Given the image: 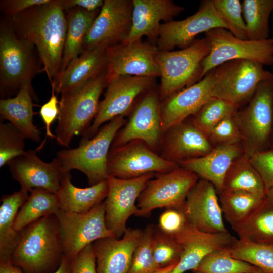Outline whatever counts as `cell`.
<instances>
[{
  "instance_id": "1",
  "label": "cell",
  "mask_w": 273,
  "mask_h": 273,
  "mask_svg": "<svg viewBox=\"0 0 273 273\" xmlns=\"http://www.w3.org/2000/svg\"><path fill=\"white\" fill-rule=\"evenodd\" d=\"M10 19L16 36L36 48L51 83L60 72L67 31L59 0L34 6Z\"/></svg>"
},
{
  "instance_id": "2",
  "label": "cell",
  "mask_w": 273,
  "mask_h": 273,
  "mask_svg": "<svg viewBox=\"0 0 273 273\" xmlns=\"http://www.w3.org/2000/svg\"><path fill=\"white\" fill-rule=\"evenodd\" d=\"M64 255L56 215L43 217L20 231L11 261L25 273H52Z\"/></svg>"
},
{
  "instance_id": "3",
  "label": "cell",
  "mask_w": 273,
  "mask_h": 273,
  "mask_svg": "<svg viewBox=\"0 0 273 273\" xmlns=\"http://www.w3.org/2000/svg\"><path fill=\"white\" fill-rule=\"evenodd\" d=\"M41 66L36 48L14 33L10 17L1 18L0 93L2 99L17 94L25 85L32 86V80L41 70Z\"/></svg>"
},
{
  "instance_id": "4",
  "label": "cell",
  "mask_w": 273,
  "mask_h": 273,
  "mask_svg": "<svg viewBox=\"0 0 273 273\" xmlns=\"http://www.w3.org/2000/svg\"><path fill=\"white\" fill-rule=\"evenodd\" d=\"M107 83L106 71L81 87L61 94L55 130L56 140L60 145L68 148L74 136H82L88 129Z\"/></svg>"
},
{
  "instance_id": "5",
  "label": "cell",
  "mask_w": 273,
  "mask_h": 273,
  "mask_svg": "<svg viewBox=\"0 0 273 273\" xmlns=\"http://www.w3.org/2000/svg\"><path fill=\"white\" fill-rule=\"evenodd\" d=\"M126 121L124 116H117L108 121L92 138L81 140L78 147L59 151L56 158L63 171H80L86 175L90 186L106 180L109 176V151L116 133Z\"/></svg>"
},
{
  "instance_id": "6",
  "label": "cell",
  "mask_w": 273,
  "mask_h": 273,
  "mask_svg": "<svg viewBox=\"0 0 273 273\" xmlns=\"http://www.w3.org/2000/svg\"><path fill=\"white\" fill-rule=\"evenodd\" d=\"M235 118L242 135L244 154L253 155L270 148L273 137V77L261 82Z\"/></svg>"
},
{
  "instance_id": "7",
  "label": "cell",
  "mask_w": 273,
  "mask_h": 273,
  "mask_svg": "<svg viewBox=\"0 0 273 273\" xmlns=\"http://www.w3.org/2000/svg\"><path fill=\"white\" fill-rule=\"evenodd\" d=\"M210 46L205 37L178 51H159L156 60L161 77L160 98L172 94L199 81L201 63L209 54Z\"/></svg>"
},
{
  "instance_id": "8",
  "label": "cell",
  "mask_w": 273,
  "mask_h": 273,
  "mask_svg": "<svg viewBox=\"0 0 273 273\" xmlns=\"http://www.w3.org/2000/svg\"><path fill=\"white\" fill-rule=\"evenodd\" d=\"M212 96L238 108L248 102L260 84L273 77L260 63L246 59L229 61L214 69Z\"/></svg>"
},
{
  "instance_id": "9",
  "label": "cell",
  "mask_w": 273,
  "mask_h": 273,
  "mask_svg": "<svg viewBox=\"0 0 273 273\" xmlns=\"http://www.w3.org/2000/svg\"><path fill=\"white\" fill-rule=\"evenodd\" d=\"M205 34L210 50L202 62L199 80L210 71L232 60L246 59L263 66L273 65V37L261 40L240 39L223 28H214Z\"/></svg>"
},
{
  "instance_id": "10",
  "label": "cell",
  "mask_w": 273,
  "mask_h": 273,
  "mask_svg": "<svg viewBox=\"0 0 273 273\" xmlns=\"http://www.w3.org/2000/svg\"><path fill=\"white\" fill-rule=\"evenodd\" d=\"M55 215L63 253L70 260L96 241L115 237L106 224L105 200L84 213L67 212L60 209Z\"/></svg>"
},
{
  "instance_id": "11",
  "label": "cell",
  "mask_w": 273,
  "mask_h": 273,
  "mask_svg": "<svg viewBox=\"0 0 273 273\" xmlns=\"http://www.w3.org/2000/svg\"><path fill=\"white\" fill-rule=\"evenodd\" d=\"M155 78L119 76L108 80L104 99L99 102L97 113L81 140L93 137L104 123L131 111L136 99L151 89Z\"/></svg>"
},
{
  "instance_id": "12",
  "label": "cell",
  "mask_w": 273,
  "mask_h": 273,
  "mask_svg": "<svg viewBox=\"0 0 273 273\" xmlns=\"http://www.w3.org/2000/svg\"><path fill=\"white\" fill-rule=\"evenodd\" d=\"M200 178L179 167L166 173H158L150 179L141 193L137 216H148L156 208H181L192 188Z\"/></svg>"
},
{
  "instance_id": "13",
  "label": "cell",
  "mask_w": 273,
  "mask_h": 273,
  "mask_svg": "<svg viewBox=\"0 0 273 273\" xmlns=\"http://www.w3.org/2000/svg\"><path fill=\"white\" fill-rule=\"evenodd\" d=\"M178 167L177 163L163 158L140 140L111 148L107 160L108 175L124 179L169 172Z\"/></svg>"
},
{
  "instance_id": "14",
  "label": "cell",
  "mask_w": 273,
  "mask_h": 273,
  "mask_svg": "<svg viewBox=\"0 0 273 273\" xmlns=\"http://www.w3.org/2000/svg\"><path fill=\"white\" fill-rule=\"evenodd\" d=\"M159 94L152 88L144 93L132 109L130 117L117 132L111 148L140 140L154 151L160 148L163 134Z\"/></svg>"
},
{
  "instance_id": "15",
  "label": "cell",
  "mask_w": 273,
  "mask_h": 273,
  "mask_svg": "<svg viewBox=\"0 0 273 273\" xmlns=\"http://www.w3.org/2000/svg\"><path fill=\"white\" fill-rule=\"evenodd\" d=\"M132 12V0H104L85 36L82 52L123 42L131 28Z\"/></svg>"
},
{
  "instance_id": "16",
  "label": "cell",
  "mask_w": 273,
  "mask_h": 273,
  "mask_svg": "<svg viewBox=\"0 0 273 273\" xmlns=\"http://www.w3.org/2000/svg\"><path fill=\"white\" fill-rule=\"evenodd\" d=\"M228 30V26L217 11L213 0L202 1L197 12L186 19L162 23L157 47L160 51L189 47L199 34L216 28Z\"/></svg>"
},
{
  "instance_id": "17",
  "label": "cell",
  "mask_w": 273,
  "mask_h": 273,
  "mask_svg": "<svg viewBox=\"0 0 273 273\" xmlns=\"http://www.w3.org/2000/svg\"><path fill=\"white\" fill-rule=\"evenodd\" d=\"M154 175L155 173H148L127 179L108 176L105 218L107 228L115 237H122L127 228L128 218L132 215L137 216L139 209L136 201Z\"/></svg>"
},
{
  "instance_id": "18",
  "label": "cell",
  "mask_w": 273,
  "mask_h": 273,
  "mask_svg": "<svg viewBox=\"0 0 273 273\" xmlns=\"http://www.w3.org/2000/svg\"><path fill=\"white\" fill-rule=\"evenodd\" d=\"M159 51L157 46L142 39L107 48L108 80L119 76L160 77L156 60Z\"/></svg>"
},
{
  "instance_id": "19",
  "label": "cell",
  "mask_w": 273,
  "mask_h": 273,
  "mask_svg": "<svg viewBox=\"0 0 273 273\" xmlns=\"http://www.w3.org/2000/svg\"><path fill=\"white\" fill-rule=\"evenodd\" d=\"M217 194L211 183L199 178L189 192L181 208L188 223L204 232H228Z\"/></svg>"
},
{
  "instance_id": "20",
  "label": "cell",
  "mask_w": 273,
  "mask_h": 273,
  "mask_svg": "<svg viewBox=\"0 0 273 273\" xmlns=\"http://www.w3.org/2000/svg\"><path fill=\"white\" fill-rule=\"evenodd\" d=\"M214 76L213 69L198 82L162 101L160 103V113L163 133L194 115L203 105L213 98L212 89Z\"/></svg>"
},
{
  "instance_id": "21",
  "label": "cell",
  "mask_w": 273,
  "mask_h": 273,
  "mask_svg": "<svg viewBox=\"0 0 273 273\" xmlns=\"http://www.w3.org/2000/svg\"><path fill=\"white\" fill-rule=\"evenodd\" d=\"M7 165L13 178L19 183L21 189L29 192L41 188L56 194L64 173L56 158L51 162H45L33 150H29Z\"/></svg>"
},
{
  "instance_id": "22",
  "label": "cell",
  "mask_w": 273,
  "mask_h": 273,
  "mask_svg": "<svg viewBox=\"0 0 273 273\" xmlns=\"http://www.w3.org/2000/svg\"><path fill=\"white\" fill-rule=\"evenodd\" d=\"M173 236L179 244L181 253L178 263L171 273L193 270L208 254L230 246L236 239L229 232H204L188 223Z\"/></svg>"
},
{
  "instance_id": "23",
  "label": "cell",
  "mask_w": 273,
  "mask_h": 273,
  "mask_svg": "<svg viewBox=\"0 0 273 273\" xmlns=\"http://www.w3.org/2000/svg\"><path fill=\"white\" fill-rule=\"evenodd\" d=\"M132 23L129 34L123 43L146 36L151 43L157 41L160 22H167L184 11L171 0H132Z\"/></svg>"
},
{
  "instance_id": "24",
  "label": "cell",
  "mask_w": 273,
  "mask_h": 273,
  "mask_svg": "<svg viewBox=\"0 0 273 273\" xmlns=\"http://www.w3.org/2000/svg\"><path fill=\"white\" fill-rule=\"evenodd\" d=\"M142 230L127 228L122 238L108 237L94 242L98 273H127Z\"/></svg>"
},
{
  "instance_id": "25",
  "label": "cell",
  "mask_w": 273,
  "mask_h": 273,
  "mask_svg": "<svg viewBox=\"0 0 273 273\" xmlns=\"http://www.w3.org/2000/svg\"><path fill=\"white\" fill-rule=\"evenodd\" d=\"M213 148L204 133L190 121H185L163 133L160 156L177 163L204 156Z\"/></svg>"
},
{
  "instance_id": "26",
  "label": "cell",
  "mask_w": 273,
  "mask_h": 273,
  "mask_svg": "<svg viewBox=\"0 0 273 273\" xmlns=\"http://www.w3.org/2000/svg\"><path fill=\"white\" fill-rule=\"evenodd\" d=\"M106 48H99L83 52L73 60L51 83L56 94L83 86L107 71Z\"/></svg>"
},
{
  "instance_id": "27",
  "label": "cell",
  "mask_w": 273,
  "mask_h": 273,
  "mask_svg": "<svg viewBox=\"0 0 273 273\" xmlns=\"http://www.w3.org/2000/svg\"><path fill=\"white\" fill-rule=\"evenodd\" d=\"M244 154L240 145L214 147L204 156L179 161L178 165L211 183L221 191L225 175L233 161Z\"/></svg>"
},
{
  "instance_id": "28",
  "label": "cell",
  "mask_w": 273,
  "mask_h": 273,
  "mask_svg": "<svg viewBox=\"0 0 273 273\" xmlns=\"http://www.w3.org/2000/svg\"><path fill=\"white\" fill-rule=\"evenodd\" d=\"M36 98L32 86L25 85L15 97L1 99L0 114L25 139L38 142L41 134L33 122L32 100Z\"/></svg>"
},
{
  "instance_id": "29",
  "label": "cell",
  "mask_w": 273,
  "mask_h": 273,
  "mask_svg": "<svg viewBox=\"0 0 273 273\" xmlns=\"http://www.w3.org/2000/svg\"><path fill=\"white\" fill-rule=\"evenodd\" d=\"M108 190L107 180L86 188L77 187L71 182L70 172H64L56 193L59 208L67 212L86 213L104 201Z\"/></svg>"
},
{
  "instance_id": "30",
  "label": "cell",
  "mask_w": 273,
  "mask_h": 273,
  "mask_svg": "<svg viewBox=\"0 0 273 273\" xmlns=\"http://www.w3.org/2000/svg\"><path fill=\"white\" fill-rule=\"evenodd\" d=\"M29 191L21 189L1 199L0 261H11L20 237V232L14 229L17 214L28 198Z\"/></svg>"
},
{
  "instance_id": "31",
  "label": "cell",
  "mask_w": 273,
  "mask_h": 273,
  "mask_svg": "<svg viewBox=\"0 0 273 273\" xmlns=\"http://www.w3.org/2000/svg\"><path fill=\"white\" fill-rule=\"evenodd\" d=\"M100 10L89 11L75 7L65 12L67 31L60 72L81 54L85 36Z\"/></svg>"
},
{
  "instance_id": "32",
  "label": "cell",
  "mask_w": 273,
  "mask_h": 273,
  "mask_svg": "<svg viewBox=\"0 0 273 273\" xmlns=\"http://www.w3.org/2000/svg\"><path fill=\"white\" fill-rule=\"evenodd\" d=\"M222 191H244L264 197L267 193L260 174L244 154L232 163L224 177Z\"/></svg>"
},
{
  "instance_id": "33",
  "label": "cell",
  "mask_w": 273,
  "mask_h": 273,
  "mask_svg": "<svg viewBox=\"0 0 273 273\" xmlns=\"http://www.w3.org/2000/svg\"><path fill=\"white\" fill-rule=\"evenodd\" d=\"M232 228L240 240L273 244V202L266 198L250 217Z\"/></svg>"
},
{
  "instance_id": "34",
  "label": "cell",
  "mask_w": 273,
  "mask_h": 273,
  "mask_svg": "<svg viewBox=\"0 0 273 273\" xmlns=\"http://www.w3.org/2000/svg\"><path fill=\"white\" fill-rule=\"evenodd\" d=\"M29 192L30 195L16 217L14 229L17 232L43 217L55 215L60 210L56 193L41 188L33 189Z\"/></svg>"
},
{
  "instance_id": "35",
  "label": "cell",
  "mask_w": 273,
  "mask_h": 273,
  "mask_svg": "<svg viewBox=\"0 0 273 273\" xmlns=\"http://www.w3.org/2000/svg\"><path fill=\"white\" fill-rule=\"evenodd\" d=\"M218 194L223 214L232 227L247 219L266 198L240 191H222Z\"/></svg>"
},
{
  "instance_id": "36",
  "label": "cell",
  "mask_w": 273,
  "mask_h": 273,
  "mask_svg": "<svg viewBox=\"0 0 273 273\" xmlns=\"http://www.w3.org/2000/svg\"><path fill=\"white\" fill-rule=\"evenodd\" d=\"M242 6L246 39L261 40L269 38V20L273 12V0H244Z\"/></svg>"
},
{
  "instance_id": "37",
  "label": "cell",
  "mask_w": 273,
  "mask_h": 273,
  "mask_svg": "<svg viewBox=\"0 0 273 273\" xmlns=\"http://www.w3.org/2000/svg\"><path fill=\"white\" fill-rule=\"evenodd\" d=\"M229 246L209 253L192 271L193 273H251L259 269L233 257Z\"/></svg>"
},
{
  "instance_id": "38",
  "label": "cell",
  "mask_w": 273,
  "mask_h": 273,
  "mask_svg": "<svg viewBox=\"0 0 273 273\" xmlns=\"http://www.w3.org/2000/svg\"><path fill=\"white\" fill-rule=\"evenodd\" d=\"M231 256L273 273V244L253 243L236 239L229 247Z\"/></svg>"
},
{
  "instance_id": "39",
  "label": "cell",
  "mask_w": 273,
  "mask_h": 273,
  "mask_svg": "<svg viewBox=\"0 0 273 273\" xmlns=\"http://www.w3.org/2000/svg\"><path fill=\"white\" fill-rule=\"evenodd\" d=\"M238 108L227 101L212 98L191 116L190 121L207 136L215 125L226 117L236 113Z\"/></svg>"
},
{
  "instance_id": "40",
  "label": "cell",
  "mask_w": 273,
  "mask_h": 273,
  "mask_svg": "<svg viewBox=\"0 0 273 273\" xmlns=\"http://www.w3.org/2000/svg\"><path fill=\"white\" fill-rule=\"evenodd\" d=\"M154 231L155 229L152 224L148 225L142 230L127 273H155L160 269L156 265L153 255V238Z\"/></svg>"
},
{
  "instance_id": "41",
  "label": "cell",
  "mask_w": 273,
  "mask_h": 273,
  "mask_svg": "<svg viewBox=\"0 0 273 273\" xmlns=\"http://www.w3.org/2000/svg\"><path fill=\"white\" fill-rule=\"evenodd\" d=\"M153 251L155 262L160 269L178 263L181 253L180 247L174 237L160 229L155 230L154 233Z\"/></svg>"
},
{
  "instance_id": "42",
  "label": "cell",
  "mask_w": 273,
  "mask_h": 273,
  "mask_svg": "<svg viewBox=\"0 0 273 273\" xmlns=\"http://www.w3.org/2000/svg\"><path fill=\"white\" fill-rule=\"evenodd\" d=\"M25 138L10 123L0 124V167L23 155Z\"/></svg>"
},
{
  "instance_id": "43",
  "label": "cell",
  "mask_w": 273,
  "mask_h": 273,
  "mask_svg": "<svg viewBox=\"0 0 273 273\" xmlns=\"http://www.w3.org/2000/svg\"><path fill=\"white\" fill-rule=\"evenodd\" d=\"M214 5L228 26V30L235 37L246 39V25L242 16V6L239 0H213Z\"/></svg>"
},
{
  "instance_id": "44",
  "label": "cell",
  "mask_w": 273,
  "mask_h": 273,
  "mask_svg": "<svg viewBox=\"0 0 273 273\" xmlns=\"http://www.w3.org/2000/svg\"><path fill=\"white\" fill-rule=\"evenodd\" d=\"M235 114L223 119L207 134V136L214 147L222 145H239L240 142L242 143V135L235 118Z\"/></svg>"
},
{
  "instance_id": "45",
  "label": "cell",
  "mask_w": 273,
  "mask_h": 273,
  "mask_svg": "<svg viewBox=\"0 0 273 273\" xmlns=\"http://www.w3.org/2000/svg\"><path fill=\"white\" fill-rule=\"evenodd\" d=\"M250 160L260 174L267 191L273 187V149L257 153Z\"/></svg>"
},
{
  "instance_id": "46",
  "label": "cell",
  "mask_w": 273,
  "mask_h": 273,
  "mask_svg": "<svg viewBox=\"0 0 273 273\" xmlns=\"http://www.w3.org/2000/svg\"><path fill=\"white\" fill-rule=\"evenodd\" d=\"M159 219V228L163 232L174 236L179 233L188 223L181 208H167Z\"/></svg>"
},
{
  "instance_id": "47",
  "label": "cell",
  "mask_w": 273,
  "mask_h": 273,
  "mask_svg": "<svg viewBox=\"0 0 273 273\" xmlns=\"http://www.w3.org/2000/svg\"><path fill=\"white\" fill-rule=\"evenodd\" d=\"M71 273H98L92 244L85 247L71 260Z\"/></svg>"
},
{
  "instance_id": "48",
  "label": "cell",
  "mask_w": 273,
  "mask_h": 273,
  "mask_svg": "<svg viewBox=\"0 0 273 273\" xmlns=\"http://www.w3.org/2000/svg\"><path fill=\"white\" fill-rule=\"evenodd\" d=\"M59 103L55 92L52 89L51 97L40 108L39 114L45 125L46 138L56 139V135L51 130V127L52 124L58 118L59 113Z\"/></svg>"
},
{
  "instance_id": "49",
  "label": "cell",
  "mask_w": 273,
  "mask_h": 273,
  "mask_svg": "<svg viewBox=\"0 0 273 273\" xmlns=\"http://www.w3.org/2000/svg\"><path fill=\"white\" fill-rule=\"evenodd\" d=\"M52 0H1L0 11L5 16L12 17L34 6L45 4Z\"/></svg>"
},
{
  "instance_id": "50",
  "label": "cell",
  "mask_w": 273,
  "mask_h": 273,
  "mask_svg": "<svg viewBox=\"0 0 273 273\" xmlns=\"http://www.w3.org/2000/svg\"><path fill=\"white\" fill-rule=\"evenodd\" d=\"M62 8L67 11L75 7H79L89 11L101 9L104 4L103 0H59Z\"/></svg>"
},
{
  "instance_id": "51",
  "label": "cell",
  "mask_w": 273,
  "mask_h": 273,
  "mask_svg": "<svg viewBox=\"0 0 273 273\" xmlns=\"http://www.w3.org/2000/svg\"><path fill=\"white\" fill-rule=\"evenodd\" d=\"M0 273H24L11 261H0Z\"/></svg>"
},
{
  "instance_id": "52",
  "label": "cell",
  "mask_w": 273,
  "mask_h": 273,
  "mask_svg": "<svg viewBox=\"0 0 273 273\" xmlns=\"http://www.w3.org/2000/svg\"><path fill=\"white\" fill-rule=\"evenodd\" d=\"M52 273H71V260L63 255L59 266Z\"/></svg>"
},
{
  "instance_id": "53",
  "label": "cell",
  "mask_w": 273,
  "mask_h": 273,
  "mask_svg": "<svg viewBox=\"0 0 273 273\" xmlns=\"http://www.w3.org/2000/svg\"><path fill=\"white\" fill-rule=\"evenodd\" d=\"M178 263H175L170 265H169L167 267L162 268L159 269V270H158L155 273H171V272L173 270L175 267L177 265Z\"/></svg>"
},
{
  "instance_id": "54",
  "label": "cell",
  "mask_w": 273,
  "mask_h": 273,
  "mask_svg": "<svg viewBox=\"0 0 273 273\" xmlns=\"http://www.w3.org/2000/svg\"><path fill=\"white\" fill-rule=\"evenodd\" d=\"M266 198L269 201L273 202V187L267 190Z\"/></svg>"
},
{
  "instance_id": "55",
  "label": "cell",
  "mask_w": 273,
  "mask_h": 273,
  "mask_svg": "<svg viewBox=\"0 0 273 273\" xmlns=\"http://www.w3.org/2000/svg\"><path fill=\"white\" fill-rule=\"evenodd\" d=\"M251 273H265V272H264L263 271H262L261 269L259 268L257 270L254 272H251Z\"/></svg>"
},
{
  "instance_id": "56",
  "label": "cell",
  "mask_w": 273,
  "mask_h": 273,
  "mask_svg": "<svg viewBox=\"0 0 273 273\" xmlns=\"http://www.w3.org/2000/svg\"><path fill=\"white\" fill-rule=\"evenodd\" d=\"M270 149H273V137H272V140L271 144Z\"/></svg>"
}]
</instances>
